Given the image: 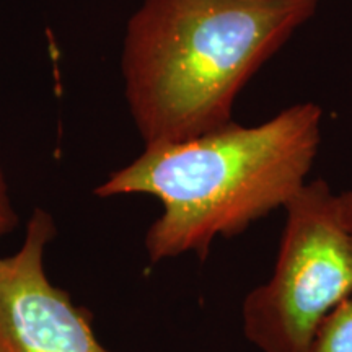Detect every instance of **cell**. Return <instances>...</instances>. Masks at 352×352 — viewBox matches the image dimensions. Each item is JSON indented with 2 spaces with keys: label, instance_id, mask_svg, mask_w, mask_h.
I'll list each match as a JSON object with an SVG mask.
<instances>
[{
  "label": "cell",
  "instance_id": "277c9868",
  "mask_svg": "<svg viewBox=\"0 0 352 352\" xmlns=\"http://www.w3.org/2000/svg\"><path fill=\"white\" fill-rule=\"evenodd\" d=\"M52 235L51 215L36 209L21 248L0 258V346L6 352H111L67 294L47 280L43 256Z\"/></svg>",
  "mask_w": 352,
  "mask_h": 352
},
{
  "label": "cell",
  "instance_id": "52a82bcc",
  "mask_svg": "<svg viewBox=\"0 0 352 352\" xmlns=\"http://www.w3.org/2000/svg\"><path fill=\"white\" fill-rule=\"evenodd\" d=\"M338 206H340L342 222H344L347 230L352 233V191L342 192V195L338 196Z\"/></svg>",
  "mask_w": 352,
  "mask_h": 352
},
{
  "label": "cell",
  "instance_id": "8992f818",
  "mask_svg": "<svg viewBox=\"0 0 352 352\" xmlns=\"http://www.w3.org/2000/svg\"><path fill=\"white\" fill-rule=\"evenodd\" d=\"M16 215L13 212L10 197H8L7 183L3 178L2 170H0V236L6 235L8 230H12L16 226Z\"/></svg>",
  "mask_w": 352,
  "mask_h": 352
},
{
  "label": "cell",
  "instance_id": "5b68a950",
  "mask_svg": "<svg viewBox=\"0 0 352 352\" xmlns=\"http://www.w3.org/2000/svg\"><path fill=\"white\" fill-rule=\"evenodd\" d=\"M308 352H352V297L324 316Z\"/></svg>",
  "mask_w": 352,
  "mask_h": 352
},
{
  "label": "cell",
  "instance_id": "3957f363",
  "mask_svg": "<svg viewBox=\"0 0 352 352\" xmlns=\"http://www.w3.org/2000/svg\"><path fill=\"white\" fill-rule=\"evenodd\" d=\"M274 274L243 303L248 341L263 352H308L324 316L352 297V233L323 179L284 206Z\"/></svg>",
  "mask_w": 352,
  "mask_h": 352
},
{
  "label": "cell",
  "instance_id": "6da1fadb",
  "mask_svg": "<svg viewBox=\"0 0 352 352\" xmlns=\"http://www.w3.org/2000/svg\"><path fill=\"white\" fill-rule=\"evenodd\" d=\"M318 0H144L126 26V100L145 145L230 124L254 74L315 15Z\"/></svg>",
  "mask_w": 352,
  "mask_h": 352
},
{
  "label": "cell",
  "instance_id": "7a4b0ae2",
  "mask_svg": "<svg viewBox=\"0 0 352 352\" xmlns=\"http://www.w3.org/2000/svg\"><path fill=\"white\" fill-rule=\"evenodd\" d=\"M323 111L297 103L258 126L230 124L199 138L145 145L95 195L155 196L164 214L145 236L152 263L184 253L201 259L217 236H236L284 208L305 184L318 153Z\"/></svg>",
  "mask_w": 352,
  "mask_h": 352
},
{
  "label": "cell",
  "instance_id": "ba28073f",
  "mask_svg": "<svg viewBox=\"0 0 352 352\" xmlns=\"http://www.w3.org/2000/svg\"><path fill=\"white\" fill-rule=\"evenodd\" d=\"M0 352H6V351H3V349H2V346H0Z\"/></svg>",
  "mask_w": 352,
  "mask_h": 352
}]
</instances>
